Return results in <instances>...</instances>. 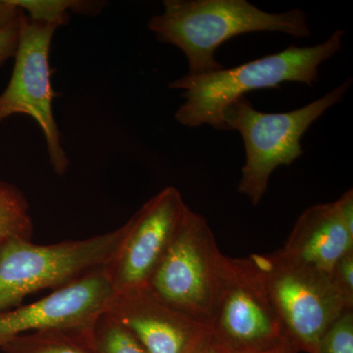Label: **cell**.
Returning a JSON list of instances; mask_svg holds the SVG:
<instances>
[{"label": "cell", "instance_id": "obj_1", "mask_svg": "<svg viewBox=\"0 0 353 353\" xmlns=\"http://www.w3.org/2000/svg\"><path fill=\"white\" fill-rule=\"evenodd\" d=\"M345 32L338 30L324 43L314 46H289L287 50L201 75H183L169 83L171 90H183L185 102L176 110V120L185 127L209 125L226 131L227 108L248 92L263 88H280L296 82L312 87L319 78V67L343 46Z\"/></svg>", "mask_w": 353, "mask_h": 353}, {"label": "cell", "instance_id": "obj_2", "mask_svg": "<svg viewBox=\"0 0 353 353\" xmlns=\"http://www.w3.org/2000/svg\"><path fill=\"white\" fill-rule=\"evenodd\" d=\"M163 13L148 21L162 43L182 50L190 75L223 68L216 51L228 39L252 32H281L307 38L311 31L301 9L269 13L246 0H164Z\"/></svg>", "mask_w": 353, "mask_h": 353}, {"label": "cell", "instance_id": "obj_3", "mask_svg": "<svg viewBox=\"0 0 353 353\" xmlns=\"http://www.w3.org/2000/svg\"><path fill=\"white\" fill-rule=\"evenodd\" d=\"M347 79L321 99L303 108L282 113L260 112L245 97L234 101L225 111L228 130L243 137L245 163L241 169L239 192L257 206L268 189L272 173L279 166H290L303 154V134L332 106L343 101L350 90Z\"/></svg>", "mask_w": 353, "mask_h": 353}, {"label": "cell", "instance_id": "obj_4", "mask_svg": "<svg viewBox=\"0 0 353 353\" xmlns=\"http://www.w3.org/2000/svg\"><path fill=\"white\" fill-rule=\"evenodd\" d=\"M128 232V222L85 240L41 245L27 240L3 241L0 252V312L39 290L62 287L106 266Z\"/></svg>", "mask_w": 353, "mask_h": 353}, {"label": "cell", "instance_id": "obj_5", "mask_svg": "<svg viewBox=\"0 0 353 353\" xmlns=\"http://www.w3.org/2000/svg\"><path fill=\"white\" fill-rule=\"evenodd\" d=\"M227 263L208 221L189 208L148 285L172 307L209 327Z\"/></svg>", "mask_w": 353, "mask_h": 353}, {"label": "cell", "instance_id": "obj_6", "mask_svg": "<svg viewBox=\"0 0 353 353\" xmlns=\"http://www.w3.org/2000/svg\"><path fill=\"white\" fill-rule=\"evenodd\" d=\"M253 257L290 343L299 352L316 353L323 334L350 310L331 275L288 259L281 250Z\"/></svg>", "mask_w": 353, "mask_h": 353}, {"label": "cell", "instance_id": "obj_7", "mask_svg": "<svg viewBox=\"0 0 353 353\" xmlns=\"http://www.w3.org/2000/svg\"><path fill=\"white\" fill-rule=\"evenodd\" d=\"M209 329L224 353H261L292 345L253 255L228 257Z\"/></svg>", "mask_w": 353, "mask_h": 353}, {"label": "cell", "instance_id": "obj_8", "mask_svg": "<svg viewBox=\"0 0 353 353\" xmlns=\"http://www.w3.org/2000/svg\"><path fill=\"white\" fill-rule=\"evenodd\" d=\"M58 26L32 21L23 12L12 77L0 94V124L14 115L30 116L43 131L50 163L57 175L69 168L53 115L57 97L51 83V41Z\"/></svg>", "mask_w": 353, "mask_h": 353}, {"label": "cell", "instance_id": "obj_9", "mask_svg": "<svg viewBox=\"0 0 353 353\" xmlns=\"http://www.w3.org/2000/svg\"><path fill=\"white\" fill-rule=\"evenodd\" d=\"M188 209L180 192L167 187L128 221L126 236L105 266L114 292L148 284Z\"/></svg>", "mask_w": 353, "mask_h": 353}, {"label": "cell", "instance_id": "obj_10", "mask_svg": "<svg viewBox=\"0 0 353 353\" xmlns=\"http://www.w3.org/2000/svg\"><path fill=\"white\" fill-rule=\"evenodd\" d=\"M114 294L105 266L58 288L50 296L0 312V345L19 334L53 330L88 329Z\"/></svg>", "mask_w": 353, "mask_h": 353}, {"label": "cell", "instance_id": "obj_11", "mask_svg": "<svg viewBox=\"0 0 353 353\" xmlns=\"http://www.w3.org/2000/svg\"><path fill=\"white\" fill-rule=\"evenodd\" d=\"M103 313L129 330L148 353H192L210 331L148 285L114 292Z\"/></svg>", "mask_w": 353, "mask_h": 353}, {"label": "cell", "instance_id": "obj_12", "mask_svg": "<svg viewBox=\"0 0 353 353\" xmlns=\"http://www.w3.org/2000/svg\"><path fill=\"white\" fill-rule=\"evenodd\" d=\"M281 250L297 263L330 274L343 255L353 252V234L334 202L317 204L299 216Z\"/></svg>", "mask_w": 353, "mask_h": 353}, {"label": "cell", "instance_id": "obj_13", "mask_svg": "<svg viewBox=\"0 0 353 353\" xmlns=\"http://www.w3.org/2000/svg\"><path fill=\"white\" fill-rule=\"evenodd\" d=\"M92 327L19 334L4 341L0 348L6 353H99Z\"/></svg>", "mask_w": 353, "mask_h": 353}, {"label": "cell", "instance_id": "obj_14", "mask_svg": "<svg viewBox=\"0 0 353 353\" xmlns=\"http://www.w3.org/2000/svg\"><path fill=\"white\" fill-rule=\"evenodd\" d=\"M34 224L29 203L17 187L0 181V239L32 241Z\"/></svg>", "mask_w": 353, "mask_h": 353}, {"label": "cell", "instance_id": "obj_15", "mask_svg": "<svg viewBox=\"0 0 353 353\" xmlns=\"http://www.w3.org/2000/svg\"><path fill=\"white\" fill-rule=\"evenodd\" d=\"M11 3L23 12L29 13V18L37 22L63 26L70 19L69 12L97 14L103 3L75 1V0H10Z\"/></svg>", "mask_w": 353, "mask_h": 353}, {"label": "cell", "instance_id": "obj_16", "mask_svg": "<svg viewBox=\"0 0 353 353\" xmlns=\"http://www.w3.org/2000/svg\"><path fill=\"white\" fill-rule=\"evenodd\" d=\"M92 338L99 353H148L129 330L105 313L94 323Z\"/></svg>", "mask_w": 353, "mask_h": 353}, {"label": "cell", "instance_id": "obj_17", "mask_svg": "<svg viewBox=\"0 0 353 353\" xmlns=\"http://www.w3.org/2000/svg\"><path fill=\"white\" fill-rule=\"evenodd\" d=\"M316 353H353V310L345 311L330 326Z\"/></svg>", "mask_w": 353, "mask_h": 353}, {"label": "cell", "instance_id": "obj_18", "mask_svg": "<svg viewBox=\"0 0 353 353\" xmlns=\"http://www.w3.org/2000/svg\"><path fill=\"white\" fill-rule=\"evenodd\" d=\"M330 275L347 308L353 310V252L343 255Z\"/></svg>", "mask_w": 353, "mask_h": 353}, {"label": "cell", "instance_id": "obj_19", "mask_svg": "<svg viewBox=\"0 0 353 353\" xmlns=\"http://www.w3.org/2000/svg\"><path fill=\"white\" fill-rule=\"evenodd\" d=\"M22 16L23 11L16 19L0 28V67L7 60L15 57L19 43Z\"/></svg>", "mask_w": 353, "mask_h": 353}, {"label": "cell", "instance_id": "obj_20", "mask_svg": "<svg viewBox=\"0 0 353 353\" xmlns=\"http://www.w3.org/2000/svg\"><path fill=\"white\" fill-rule=\"evenodd\" d=\"M336 210L343 224L347 227V231L353 234V192L352 190H347L338 199L334 201Z\"/></svg>", "mask_w": 353, "mask_h": 353}, {"label": "cell", "instance_id": "obj_21", "mask_svg": "<svg viewBox=\"0 0 353 353\" xmlns=\"http://www.w3.org/2000/svg\"><path fill=\"white\" fill-rule=\"evenodd\" d=\"M22 10L13 6L10 0H0V28L16 19Z\"/></svg>", "mask_w": 353, "mask_h": 353}, {"label": "cell", "instance_id": "obj_22", "mask_svg": "<svg viewBox=\"0 0 353 353\" xmlns=\"http://www.w3.org/2000/svg\"><path fill=\"white\" fill-rule=\"evenodd\" d=\"M210 330V329H209ZM192 353H224L218 347L217 343L213 340L212 336H211L210 331L206 334L205 338L201 341L194 352Z\"/></svg>", "mask_w": 353, "mask_h": 353}, {"label": "cell", "instance_id": "obj_23", "mask_svg": "<svg viewBox=\"0 0 353 353\" xmlns=\"http://www.w3.org/2000/svg\"><path fill=\"white\" fill-rule=\"evenodd\" d=\"M261 353H299L296 348L292 345H287L285 347L278 348V350H272V352H261Z\"/></svg>", "mask_w": 353, "mask_h": 353}, {"label": "cell", "instance_id": "obj_24", "mask_svg": "<svg viewBox=\"0 0 353 353\" xmlns=\"http://www.w3.org/2000/svg\"><path fill=\"white\" fill-rule=\"evenodd\" d=\"M2 245H3V241L0 239V252H1Z\"/></svg>", "mask_w": 353, "mask_h": 353}]
</instances>
